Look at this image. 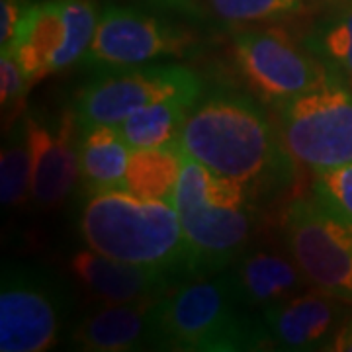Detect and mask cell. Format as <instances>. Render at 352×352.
<instances>
[{"label": "cell", "instance_id": "obj_1", "mask_svg": "<svg viewBox=\"0 0 352 352\" xmlns=\"http://www.w3.org/2000/svg\"><path fill=\"white\" fill-rule=\"evenodd\" d=\"M258 98L231 88L201 94L180 131L184 153L258 200L292 186L298 164Z\"/></svg>", "mask_w": 352, "mask_h": 352}, {"label": "cell", "instance_id": "obj_14", "mask_svg": "<svg viewBox=\"0 0 352 352\" xmlns=\"http://www.w3.org/2000/svg\"><path fill=\"white\" fill-rule=\"evenodd\" d=\"M157 302L100 303L73 321L67 342L71 349L85 352L159 351L153 325Z\"/></svg>", "mask_w": 352, "mask_h": 352}, {"label": "cell", "instance_id": "obj_22", "mask_svg": "<svg viewBox=\"0 0 352 352\" xmlns=\"http://www.w3.org/2000/svg\"><path fill=\"white\" fill-rule=\"evenodd\" d=\"M6 135L0 151V201L4 208H18L32 194V145L25 113L12 126L4 127Z\"/></svg>", "mask_w": 352, "mask_h": 352}, {"label": "cell", "instance_id": "obj_17", "mask_svg": "<svg viewBox=\"0 0 352 352\" xmlns=\"http://www.w3.org/2000/svg\"><path fill=\"white\" fill-rule=\"evenodd\" d=\"M166 14L176 18L204 22L217 20L221 24H256L274 22L294 14L305 12L317 0H153Z\"/></svg>", "mask_w": 352, "mask_h": 352}, {"label": "cell", "instance_id": "obj_9", "mask_svg": "<svg viewBox=\"0 0 352 352\" xmlns=\"http://www.w3.org/2000/svg\"><path fill=\"white\" fill-rule=\"evenodd\" d=\"M231 55L245 87L270 108L307 92L327 73V67L282 28L237 30Z\"/></svg>", "mask_w": 352, "mask_h": 352}, {"label": "cell", "instance_id": "obj_6", "mask_svg": "<svg viewBox=\"0 0 352 352\" xmlns=\"http://www.w3.org/2000/svg\"><path fill=\"white\" fill-rule=\"evenodd\" d=\"M276 126L289 157L311 173L352 163V87L333 71L276 108Z\"/></svg>", "mask_w": 352, "mask_h": 352}, {"label": "cell", "instance_id": "obj_8", "mask_svg": "<svg viewBox=\"0 0 352 352\" xmlns=\"http://www.w3.org/2000/svg\"><path fill=\"white\" fill-rule=\"evenodd\" d=\"M284 245L314 288L352 305V221L314 196H298L282 215Z\"/></svg>", "mask_w": 352, "mask_h": 352}, {"label": "cell", "instance_id": "obj_10", "mask_svg": "<svg viewBox=\"0 0 352 352\" xmlns=\"http://www.w3.org/2000/svg\"><path fill=\"white\" fill-rule=\"evenodd\" d=\"M192 43L194 36L175 22V16L106 0L100 6L96 36L82 65L96 73L139 67L182 55Z\"/></svg>", "mask_w": 352, "mask_h": 352}, {"label": "cell", "instance_id": "obj_27", "mask_svg": "<svg viewBox=\"0 0 352 352\" xmlns=\"http://www.w3.org/2000/svg\"><path fill=\"white\" fill-rule=\"evenodd\" d=\"M329 351L337 352H352V315L346 319V323L340 327L335 340L331 342Z\"/></svg>", "mask_w": 352, "mask_h": 352}, {"label": "cell", "instance_id": "obj_12", "mask_svg": "<svg viewBox=\"0 0 352 352\" xmlns=\"http://www.w3.org/2000/svg\"><path fill=\"white\" fill-rule=\"evenodd\" d=\"M349 305L314 286L303 289L302 294L261 311L266 344L276 351H329L351 317L352 307Z\"/></svg>", "mask_w": 352, "mask_h": 352}, {"label": "cell", "instance_id": "obj_25", "mask_svg": "<svg viewBox=\"0 0 352 352\" xmlns=\"http://www.w3.org/2000/svg\"><path fill=\"white\" fill-rule=\"evenodd\" d=\"M311 196L331 212L352 221V163L314 173Z\"/></svg>", "mask_w": 352, "mask_h": 352}, {"label": "cell", "instance_id": "obj_4", "mask_svg": "<svg viewBox=\"0 0 352 352\" xmlns=\"http://www.w3.org/2000/svg\"><path fill=\"white\" fill-rule=\"evenodd\" d=\"M237 300L226 272L194 278L153 307L159 351L239 352L266 349L261 317Z\"/></svg>", "mask_w": 352, "mask_h": 352}, {"label": "cell", "instance_id": "obj_26", "mask_svg": "<svg viewBox=\"0 0 352 352\" xmlns=\"http://www.w3.org/2000/svg\"><path fill=\"white\" fill-rule=\"evenodd\" d=\"M30 0H0V51L10 50Z\"/></svg>", "mask_w": 352, "mask_h": 352}, {"label": "cell", "instance_id": "obj_5", "mask_svg": "<svg viewBox=\"0 0 352 352\" xmlns=\"http://www.w3.org/2000/svg\"><path fill=\"white\" fill-rule=\"evenodd\" d=\"M75 300L50 268L4 263L0 274V351L47 352L71 329Z\"/></svg>", "mask_w": 352, "mask_h": 352}, {"label": "cell", "instance_id": "obj_19", "mask_svg": "<svg viewBox=\"0 0 352 352\" xmlns=\"http://www.w3.org/2000/svg\"><path fill=\"white\" fill-rule=\"evenodd\" d=\"M80 180L87 196L122 190L129 163V147L116 126H98L78 135Z\"/></svg>", "mask_w": 352, "mask_h": 352}, {"label": "cell", "instance_id": "obj_16", "mask_svg": "<svg viewBox=\"0 0 352 352\" xmlns=\"http://www.w3.org/2000/svg\"><path fill=\"white\" fill-rule=\"evenodd\" d=\"M65 41L61 0H30L10 51L36 85L51 75V61Z\"/></svg>", "mask_w": 352, "mask_h": 352}, {"label": "cell", "instance_id": "obj_7", "mask_svg": "<svg viewBox=\"0 0 352 352\" xmlns=\"http://www.w3.org/2000/svg\"><path fill=\"white\" fill-rule=\"evenodd\" d=\"M204 94L201 78L184 65H139L96 73L76 92L78 131L98 126H118L129 113L170 98L198 102Z\"/></svg>", "mask_w": 352, "mask_h": 352}, {"label": "cell", "instance_id": "obj_24", "mask_svg": "<svg viewBox=\"0 0 352 352\" xmlns=\"http://www.w3.org/2000/svg\"><path fill=\"white\" fill-rule=\"evenodd\" d=\"M32 80L24 73L22 65L14 57L10 50L0 53V108H2V126H12L25 113V98Z\"/></svg>", "mask_w": 352, "mask_h": 352}, {"label": "cell", "instance_id": "obj_2", "mask_svg": "<svg viewBox=\"0 0 352 352\" xmlns=\"http://www.w3.org/2000/svg\"><path fill=\"white\" fill-rule=\"evenodd\" d=\"M256 198L243 184L217 176L184 153L170 204L188 247L192 278L223 272L251 247L258 231Z\"/></svg>", "mask_w": 352, "mask_h": 352}, {"label": "cell", "instance_id": "obj_11", "mask_svg": "<svg viewBox=\"0 0 352 352\" xmlns=\"http://www.w3.org/2000/svg\"><path fill=\"white\" fill-rule=\"evenodd\" d=\"M32 145V200L41 212L61 208L80 178L75 108L25 110Z\"/></svg>", "mask_w": 352, "mask_h": 352}, {"label": "cell", "instance_id": "obj_23", "mask_svg": "<svg viewBox=\"0 0 352 352\" xmlns=\"http://www.w3.org/2000/svg\"><path fill=\"white\" fill-rule=\"evenodd\" d=\"M65 18V41L51 61V75L82 63L90 51L100 20L96 0H61Z\"/></svg>", "mask_w": 352, "mask_h": 352}, {"label": "cell", "instance_id": "obj_15", "mask_svg": "<svg viewBox=\"0 0 352 352\" xmlns=\"http://www.w3.org/2000/svg\"><path fill=\"white\" fill-rule=\"evenodd\" d=\"M223 272L237 300L251 311H264L311 288L288 249L249 247Z\"/></svg>", "mask_w": 352, "mask_h": 352}, {"label": "cell", "instance_id": "obj_18", "mask_svg": "<svg viewBox=\"0 0 352 352\" xmlns=\"http://www.w3.org/2000/svg\"><path fill=\"white\" fill-rule=\"evenodd\" d=\"M303 45L352 87V0H317Z\"/></svg>", "mask_w": 352, "mask_h": 352}, {"label": "cell", "instance_id": "obj_3", "mask_svg": "<svg viewBox=\"0 0 352 352\" xmlns=\"http://www.w3.org/2000/svg\"><path fill=\"white\" fill-rule=\"evenodd\" d=\"M76 227L87 247L106 256L194 280L184 233L168 200L141 198L126 190L98 192L82 204Z\"/></svg>", "mask_w": 352, "mask_h": 352}, {"label": "cell", "instance_id": "obj_20", "mask_svg": "<svg viewBox=\"0 0 352 352\" xmlns=\"http://www.w3.org/2000/svg\"><path fill=\"white\" fill-rule=\"evenodd\" d=\"M182 166L184 149L180 141L149 149H131L122 190L141 198L170 201Z\"/></svg>", "mask_w": 352, "mask_h": 352}, {"label": "cell", "instance_id": "obj_13", "mask_svg": "<svg viewBox=\"0 0 352 352\" xmlns=\"http://www.w3.org/2000/svg\"><path fill=\"white\" fill-rule=\"evenodd\" d=\"M69 270L88 296L100 303L157 302L188 282V278L176 272L124 263L90 247L71 254Z\"/></svg>", "mask_w": 352, "mask_h": 352}, {"label": "cell", "instance_id": "obj_21", "mask_svg": "<svg viewBox=\"0 0 352 352\" xmlns=\"http://www.w3.org/2000/svg\"><path fill=\"white\" fill-rule=\"evenodd\" d=\"M196 102L188 98H170L145 106L129 113L116 129L129 149H149L178 141L182 126Z\"/></svg>", "mask_w": 352, "mask_h": 352}]
</instances>
